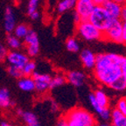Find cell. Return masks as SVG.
I'll return each instance as SVG.
<instances>
[{
	"instance_id": "6da1fadb",
	"label": "cell",
	"mask_w": 126,
	"mask_h": 126,
	"mask_svg": "<svg viewBox=\"0 0 126 126\" xmlns=\"http://www.w3.org/2000/svg\"><path fill=\"white\" fill-rule=\"evenodd\" d=\"M124 56L114 53H104L96 55V61L93 69L94 79L100 84L109 87L116 79L122 76L121 63Z\"/></svg>"
},
{
	"instance_id": "7a4b0ae2",
	"label": "cell",
	"mask_w": 126,
	"mask_h": 126,
	"mask_svg": "<svg viewBox=\"0 0 126 126\" xmlns=\"http://www.w3.org/2000/svg\"><path fill=\"white\" fill-rule=\"evenodd\" d=\"M88 20L103 33L108 29L113 19L110 18V16L102 6H94Z\"/></svg>"
},
{
	"instance_id": "3957f363",
	"label": "cell",
	"mask_w": 126,
	"mask_h": 126,
	"mask_svg": "<svg viewBox=\"0 0 126 126\" xmlns=\"http://www.w3.org/2000/svg\"><path fill=\"white\" fill-rule=\"evenodd\" d=\"M64 117L77 121L83 126H97V121L94 115L81 107L71 109L64 115Z\"/></svg>"
},
{
	"instance_id": "277c9868",
	"label": "cell",
	"mask_w": 126,
	"mask_h": 126,
	"mask_svg": "<svg viewBox=\"0 0 126 126\" xmlns=\"http://www.w3.org/2000/svg\"><path fill=\"white\" fill-rule=\"evenodd\" d=\"M76 32L79 37L86 41H94L102 39V32L95 28L89 20H81L76 25Z\"/></svg>"
},
{
	"instance_id": "5b68a950",
	"label": "cell",
	"mask_w": 126,
	"mask_h": 126,
	"mask_svg": "<svg viewBox=\"0 0 126 126\" xmlns=\"http://www.w3.org/2000/svg\"><path fill=\"white\" fill-rule=\"evenodd\" d=\"M102 39L114 43H123V22L120 19H113L108 29L102 33Z\"/></svg>"
},
{
	"instance_id": "8992f818",
	"label": "cell",
	"mask_w": 126,
	"mask_h": 126,
	"mask_svg": "<svg viewBox=\"0 0 126 126\" xmlns=\"http://www.w3.org/2000/svg\"><path fill=\"white\" fill-rule=\"evenodd\" d=\"M24 43L26 47V54L28 57H36L39 53V39L37 32L30 29L27 35L24 39Z\"/></svg>"
},
{
	"instance_id": "52a82bcc",
	"label": "cell",
	"mask_w": 126,
	"mask_h": 126,
	"mask_svg": "<svg viewBox=\"0 0 126 126\" xmlns=\"http://www.w3.org/2000/svg\"><path fill=\"white\" fill-rule=\"evenodd\" d=\"M32 78L34 81L35 91L37 93L43 94L50 89V81L52 79L51 75L35 71L32 75Z\"/></svg>"
},
{
	"instance_id": "ba28073f",
	"label": "cell",
	"mask_w": 126,
	"mask_h": 126,
	"mask_svg": "<svg viewBox=\"0 0 126 126\" xmlns=\"http://www.w3.org/2000/svg\"><path fill=\"white\" fill-rule=\"evenodd\" d=\"M94 8V4L92 0H77L75 6V13L80 17L81 20H88Z\"/></svg>"
},
{
	"instance_id": "9c48e42d",
	"label": "cell",
	"mask_w": 126,
	"mask_h": 126,
	"mask_svg": "<svg viewBox=\"0 0 126 126\" xmlns=\"http://www.w3.org/2000/svg\"><path fill=\"white\" fill-rule=\"evenodd\" d=\"M29 60L30 59L27 54L19 50H15V51L11 50L10 52H8L7 57H6V61L9 65L15 66L19 68H22Z\"/></svg>"
},
{
	"instance_id": "30bf717a",
	"label": "cell",
	"mask_w": 126,
	"mask_h": 126,
	"mask_svg": "<svg viewBox=\"0 0 126 126\" xmlns=\"http://www.w3.org/2000/svg\"><path fill=\"white\" fill-rule=\"evenodd\" d=\"M17 26V18L15 12L12 6H7L4 10V29L8 34L13 32L14 28Z\"/></svg>"
},
{
	"instance_id": "8fae6325",
	"label": "cell",
	"mask_w": 126,
	"mask_h": 126,
	"mask_svg": "<svg viewBox=\"0 0 126 126\" xmlns=\"http://www.w3.org/2000/svg\"><path fill=\"white\" fill-rule=\"evenodd\" d=\"M87 75L80 70H73L70 71L66 75L67 81L75 88H81L84 85L86 81Z\"/></svg>"
},
{
	"instance_id": "7c38bea8",
	"label": "cell",
	"mask_w": 126,
	"mask_h": 126,
	"mask_svg": "<svg viewBox=\"0 0 126 126\" xmlns=\"http://www.w3.org/2000/svg\"><path fill=\"white\" fill-rule=\"evenodd\" d=\"M89 103H90L91 107H92V109L94 110V112L98 115L99 117H101V119H102V121L107 122V121L110 120V112H111V110H110V108H102V107H101L100 105L95 102V100H94L93 93H90V94H89Z\"/></svg>"
},
{
	"instance_id": "4fadbf2b",
	"label": "cell",
	"mask_w": 126,
	"mask_h": 126,
	"mask_svg": "<svg viewBox=\"0 0 126 126\" xmlns=\"http://www.w3.org/2000/svg\"><path fill=\"white\" fill-rule=\"evenodd\" d=\"M17 115L24 121L26 126H41L38 116L33 112L29 110H24L22 109H17Z\"/></svg>"
},
{
	"instance_id": "5bb4252c",
	"label": "cell",
	"mask_w": 126,
	"mask_h": 126,
	"mask_svg": "<svg viewBox=\"0 0 126 126\" xmlns=\"http://www.w3.org/2000/svg\"><path fill=\"white\" fill-rule=\"evenodd\" d=\"M80 59L85 68L94 69L96 61V54H94L91 50L83 49L80 53Z\"/></svg>"
},
{
	"instance_id": "9a60e30c",
	"label": "cell",
	"mask_w": 126,
	"mask_h": 126,
	"mask_svg": "<svg viewBox=\"0 0 126 126\" xmlns=\"http://www.w3.org/2000/svg\"><path fill=\"white\" fill-rule=\"evenodd\" d=\"M102 6L106 10V12H108V14L112 19H119L120 18L121 10H122L121 4L114 2L112 0H106Z\"/></svg>"
},
{
	"instance_id": "2e32d148",
	"label": "cell",
	"mask_w": 126,
	"mask_h": 126,
	"mask_svg": "<svg viewBox=\"0 0 126 126\" xmlns=\"http://www.w3.org/2000/svg\"><path fill=\"white\" fill-rule=\"evenodd\" d=\"M15 102L12 99L10 90L7 88H0V108L6 110L14 106Z\"/></svg>"
},
{
	"instance_id": "e0dca14e",
	"label": "cell",
	"mask_w": 126,
	"mask_h": 126,
	"mask_svg": "<svg viewBox=\"0 0 126 126\" xmlns=\"http://www.w3.org/2000/svg\"><path fill=\"white\" fill-rule=\"evenodd\" d=\"M18 89L23 92L30 93L35 91V85H34L33 79L32 76H23L22 78L18 79Z\"/></svg>"
},
{
	"instance_id": "ac0fdd59",
	"label": "cell",
	"mask_w": 126,
	"mask_h": 126,
	"mask_svg": "<svg viewBox=\"0 0 126 126\" xmlns=\"http://www.w3.org/2000/svg\"><path fill=\"white\" fill-rule=\"evenodd\" d=\"M110 120L111 126H126V116L120 113L115 108L111 110Z\"/></svg>"
},
{
	"instance_id": "d6986e66",
	"label": "cell",
	"mask_w": 126,
	"mask_h": 126,
	"mask_svg": "<svg viewBox=\"0 0 126 126\" xmlns=\"http://www.w3.org/2000/svg\"><path fill=\"white\" fill-rule=\"evenodd\" d=\"M94 94L95 102L102 108H110V98L108 94L101 89H95L94 92H92Z\"/></svg>"
},
{
	"instance_id": "ffe728a7",
	"label": "cell",
	"mask_w": 126,
	"mask_h": 126,
	"mask_svg": "<svg viewBox=\"0 0 126 126\" xmlns=\"http://www.w3.org/2000/svg\"><path fill=\"white\" fill-rule=\"evenodd\" d=\"M6 44L7 47L12 49V51H15V50H19L22 47V41L21 39H18L17 37L13 35V34H8L6 37Z\"/></svg>"
},
{
	"instance_id": "44dd1931",
	"label": "cell",
	"mask_w": 126,
	"mask_h": 126,
	"mask_svg": "<svg viewBox=\"0 0 126 126\" xmlns=\"http://www.w3.org/2000/svg\"><path fill=\"white\" fill-rule=\"evenodd\" d=\"M77 0H61L58 4L57 11L59 13H63L67 11L74 9L76 4Z\"/></svg>"
},
{
	"instance_id": "7402d4cb",
	"label": "cell",
	"mask_w": 126,
	"mask_h": 126,
	"mask_svg": "<svg viewBox=\"0 0 126 126\" xmlns=\"http://www.w3.org/2000/svg\"><path fill=\"white\" fill-rule=\"evenodd\" d=\"M30 28L28 27L27 25L26 24H18L16 26V27L13 30V35L17 37L19 39H24L25 37L27 35L28 32H29Z\"/></svg>"
},
{
	"instance_id": "603a6c76",
	"label": "cell",
	"mask_w": 126,
	"mask_h": 126,
	"mask_svg": "<svg viewBox=\"0 0 126 126\" xmlns=\"http://www.w3.org/2000/svg\"><path fill=\"white\" fill-rule=\"evenodd\" d=\"M66 82H67L66 76L62 75H55L54 76L52 77L51 81H50V89L53 90V89L61 88Z\"/></svg>"
},
{
	"instance_id": "cb8c5ba5",
	"label": "cell",
	"mask_w": 126,
	"mask_h": 126,
	"mask_svg": "<svg viewBox=\"0 0 126 126\" xmlns=\"http://www.w3.org/2000/svg\"><path fill=\"white\" fill-rule=\"evenodd\" d=\"M66 48L71 53H77L80 50V44L75 38L70 37L66 40Z\"/></svg>"
},
{
	"instance_id": "d4e9b609",
	"label": "cell",
	"mask_w": 126,
	"mask_h": 126,
	"mask_svg": "<svg viewBox=\"0 0 126 126\" xmlns=\"http://www.w3.org/2000/svg\"><path fill=\"white\" fill-rule=\"evenodd\" d=\"M36 62L33 61H29L25 64L23 67H22V72H23V75L24 76H32V74L36 71Z\"/></svg>"
},
{
	"instance_id": "484cf974",
	"label": "cell",
	"mask_w": 126,
	"mask_h": 126,
	"mask_svg": "<svg viewBox=\"0 0 126 126\" xmlns=\"http://www.w3.org/2000/svg\"><path fill=\"white\" fill-rule=\"evenodd\" d=\"M110 88L117 92H122V91L126 90V80L123 76H120L110 85Z\"/></svg>"
},
{
	"instance_id": "4316f807",
	"label": "cell",
	"mask_w": 126,
	"mask_h": 126,
	"mask_svg": "<svg viewBox=\"0 0 126 126\" xmlns=\"http://www.w3.org/2000/svg\"><path fill=\"white\" fill-rule=\"evenodd\" d=\"M6 71H7L8 75L14 79H20L24 76L23 72H22V68L15 67V66L8 65V67H6Z\"/></svg>"
},
{
	"instance_id": "83f0119b",
	"label": "cell",
	"mask_w": 126,
	"mask_h": 126,
	"mask_svg": "<svg viewBox=\"0 0 126 126\" xmlns=\"http://www.w3.org/2000/svg\"><path fill=\"white\" fill-rule=\"evenodd\" d=\"M40 0H28L27 6H26V13L27 15H31L34 12H37L39 9Z\"/></svg>"
},
{
	"instance_id": "f1b7e54d",
	"label": "cell",
	"mask_w": 126,
	"mask_h": 126,
	"mask_svg": "<svg viewBox=\"0 0 126 126\" xmlns=\"http://www.w3.org/2000/svg\"><path fill=\"white\" fill-rule=\"evenodd\" d=\"M115 109L120 113L124 114V116H126V96L120 97L116 101Z\"/></svg>"
},
{
	"instance_id": "f546056e",
	"label": "cell",
	"mask_w": 126,
	"mask_h": 126,
	"mask_svg": "<svg viewBox=\"0 0 126 126\" xmlns=\"http://www.w3.org/2000/svg\"><path fill=\"white\" fill-rule=\"evenodd\" d=\"M8 49L7 47L4 45V44L0 43V62L6 61V57L8 54Z\"/></svg>"
},
{
	"instance_id": "4dcf8cb0",
	"label": "cell",
	"mask_w": 126,
	"mask_h": 126,
	"mask_svg": "<svg viewBox=\"0 0 126 126\" xmlns=\"http://www.w3.org/2000/svg\"><path fill=\"white\" fill-rule=\"evenodd\" d=\"M121 73H122V76L126 80V57L124 56L123 58V61L121 63Z\"/></svg>"
},
{
	"instance_id": "1f68e13d",
	"label": "cell",
	"mask_w": 126,
	"mask_h": 126,
	"mask_svg": "<svg viewBox=\"0 0 126 126\" xmlns=\"http://www.w3.org/2000/svg\"><path fill=\"white\" fill-rule=\"evenodd\" d=\"M119 19L124 23L126 22V4L122 5V10H121V15H120V18Z\"/></svg>"
},
{
	"instance_id": "d6a6232c",
	"label": "cell",
	"mask_w": 126,
	"mask_h": 126,
	"mask_svg": "<svg viewBox=\"0 0 126 126\" xmlns=\"http://www.w3.org/2000/svg\"><path fill=\"white\" fill-rule=\"evenodd\" d=\"M57 126H68L67 120L65 119V117H64V116L61 117V118L59 119V120H58V122H57Z\"/></svg>"
},
{
	"instance_id": "836d02e7",
	"label": "cell",
	"mask_w": 126,
	"mask_h": 126,
	"mask_svg": "<svg viewBox=\"0 0 126 126\" xmlns=\"http://www.w3.org/2000/svg\"><path fill=\"white\" fill-rule=\"evenodd\" d=\"M123 43L126 46V22L123 23Z\"/></svg>"
},
{
	"instance_id": "e575fe53",
	"label": "cell",
	"mask_w": 126,
	"mask_h": 126,
	"mask_svg": "<svg viewBox=\"0 0 126 126\" xmlns=\"http://www.w3.org/2000/svg\"><path fill=\"white\" fill-rule=\"evenodd\" d=\"M39 16H40V14H39V11H37V12H34L33 13H32L31 15H29V17L32 20H37L39 18Z\"/></svg>"
},
{
	"instance_id": "d590c367",
	"label": "cell",
	"mask_w": 126,
	"mask_h": 126,
	"mask_svg": "<svg viewBox=\"0 0 126 126\" xmlns=\"http://www.w3.org/2000/svg\"><path fill=\"white\" fill-rule=\"evenodd\" d=\"M50 108H51V110L53 112H56L58 110H59V105L56 103L55 102H51V105H50Z\"/></svg>"
},
{
	"instance_id": "8d00e7d4",
	"label": "cell",
	"mask_w": 126,
	"mask_h": 126,
	"mask_svg": "<svg viewBox=\"0 0 126 126\" xmlns=\"http://www.w3.org/2000/svg\"><path fill=\"white\" fill-rule=\"evenodd\" d=\"M106 0H92L93 4H94V6H102L104 4V2Z\"/></svg>"
},
{
	"instance_id": "74e56055",
	"label": "cell",
	"mask_w": 126,
	"mask_h": 126,
	"mask_svg": "<svg viewBox=\"0 0 126 126\" xmlns=\"http://www.w3.org/2000/svg\"><path fill=\"white\" fill-rule=\"evenodd\" d=\"M0 126H16V125L10 122H7V121H2V122L0 123Z\"/></svg>"
},
{
	"instance_id": "f35d334b",
	"label": "cell",
	"mask_w": 126,
	"mask_h": 126,
	"mask_svg": "<svg viewBox=\"0 0 126 126\" xmlns=\"http://www.w3.org/2000/svg\"><path fill=\"white\" fill-rule=\"evenodd\" d=\"M112 1H114V2L117 3V4H121V5H124V4H126L125 0H112Z\"/></svg>"
},
{
	"instance_id": "ab89813d",
	"label": "cell",
	"mask_w": 126,
	"mask_h": 126,
	"mask_svg": "<svg viewBox=\"0 0 126 126\" xmlns=\"http://www.w3.org/2000/svg\"><path fill=\"white\" fill-rule=\"evenodd\" d=\"M98 126H111L110 125V124H109V123H102V124H99Z\"/></svg>"
},
{
	"instance_id": "60d3db41",
	"label": "cell",
	"mask_w": 126,
	"mask_h": 126,
	"mask_svg": "<svg viewBox=\"0 0 126 126\" xmlns=\"http://www.w3.org/2000/svg\"><path fill=\"white\" fill-rule=\"evenodd\" d=\"M13 1H14V2L16 3V4H19V3L21 2L22 0H13Z\"/></svg>"
},
{
	"instance_id": "b9f144b4",
	"label": "cell",
	"mask_w": 126,
	"mask_h": 126,
	"mask_svg": "<svg viewBox=\"0 0 126 126\" xmlns=\"http://www.w3.org/2000/svg\"><path fill=\"white\" fill-rule=\"evenodd\" d=\"M125 2H126V0H125Z\"/></svg>"
}]
</instances>
